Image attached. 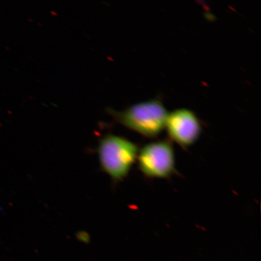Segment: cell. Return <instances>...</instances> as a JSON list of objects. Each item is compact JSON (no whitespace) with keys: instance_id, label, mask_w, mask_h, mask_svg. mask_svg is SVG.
Returning a JSON list of instances; mask_svg holds the SVG:
<instances>
[{"instance_id":"3","label":"cell","mask_w":261,"mask_h":261,"mask_svg":"<svg viewBox=\"0 0 261 261\" xmlns=\"http://www.w3.org/2000/svg\"><path fill=\"white\" fill-rule=\"evenodd\" d=\"M137 160L140 172L146 178L168 179L177 173L174 148L169 139L143 146Z\"/></svg>"},{"instance_id":"2","label":"cell","mask_w":261,"mask_h":261,"mask_svg":"<svg viewBox=\"0 0 261 261\" xmlns=\"http://www.w3.org/2000/svg\"><path fill=\"white\" fill-rule=\"evenodd\" d=\"M139 151L138 145L129 140L121 136H107L98 147L101 168L114 181H121L129 174Z\"/></svg>"},{"instance_id":"1","label":"cell","mask_w":261,"mask_h":261,"mask_svg":"<svg viewBox=\"0 0 261 261\" xmlns=\"http://www.w3.org/2000/svg\"><path fill=\"white\" fill-rule=\"evenodd\" d=\"M122 125L149 139L156 138L165 128L168 112L162 101L154 99L139 102L122 112H112Z\"/></svg>"},{"instance_id":"4","label":"cell","mask_w":261,"mask_h":261,"mask_svg":"<svg viewBox=\"0 0 261 261\" xmlns=\"http://www.w3.org/2000/svg\"><path fill=\"white\" fill-rule=\"evenodd\" d=\"M165 129L169 140L181 148L187 149L200 139L202 125L197 116L191 110L179 109L168 113Z\"/></svg>"}]
</instances>
